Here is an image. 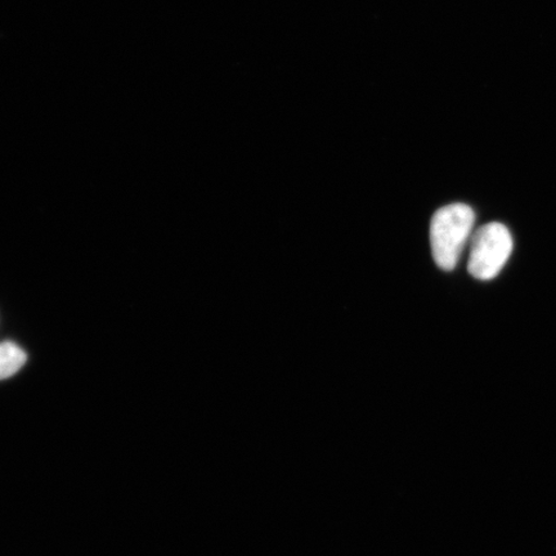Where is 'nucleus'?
Here are the masks:
<instances>
[{"instance_id": "7ed1b4c3", "label": "nucleus", "mask_w": 556, "mask_h": 556, "mask_svg": "<svg viewBox=\"0 0 556 556\" xmlns=\"http://www.w3.org/2000/svg\"><path fill=\"white\" fill-rule=\"evenodd\" d=\"M26 353L13 343L0 344V380L17 374L26 364Z\"/></svg>"}, {"instance_id": "f257e3e1", "label": "nucleus", "mask_w": 556, "mask_h": 556, "mask_svg": "<svg viewBox=\"0 0 556 556\" xmlns=\"http://www.w3.org/2000/svg\"><path fill=\"white\" fill-rule=\"evenodd\" d=\"M475 224L476 214L469 205L451 204L435 212L430 224V243L438 267L443 270L456 268Z\"/></svg>"}, {"instance_id": "f03ea898", "label": "nucleus", "mask_w": 556, "mask_h": 556, "mask_svg": "<svg viewBox=\"0 0 556 556\" xmlns=\"http://www.w3.org/2000/svg\"><path fill=\"white\" fill-rule=\"evenodd\" d=\"M513 247L511 233L506 226L492 222L478 228L470 239L469 274L482 281L497 277L509 261Z\"/></svg>"}]
</instances>
